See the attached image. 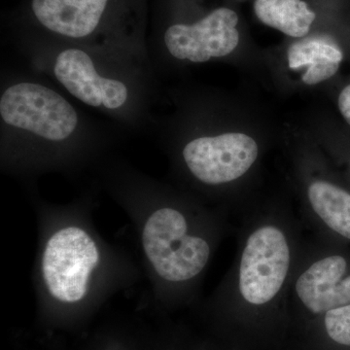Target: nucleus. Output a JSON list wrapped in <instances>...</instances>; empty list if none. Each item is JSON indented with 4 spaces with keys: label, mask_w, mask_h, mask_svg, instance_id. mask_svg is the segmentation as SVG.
<instances>
[{
    "label": "nucleus",
    "mask_w": 350,
    "mask_h": 350,
    "mask_svg": "<svg viewBox=\"0 0 350 350\" xmlns=\"http://www.w3.org/2000/svg\"><path fill=\"white\" fill-rule=\"evenodd\" d=\"M238 23L234 11L219 8L194 25H172L165 31V45L176 59L193 63L228 56L239 43Z\"/></svg>",
    "instance_id": "7"
},
{
    "label": "nucleus",
    "mask_w": 350,
    "mask_h": 350,
    "mask_svg": "<svg viewBox=\"0 0 350 350\" xmlns=\"http://www.w3.org/2000/svg\"><path fill=\"white\" fill-rule=\"evenodd\" d=\"M36 220L32 276L44 312H89L137 282V265L126 251L100 236L87 209L42 207Z\"/></svg>",
    "instance_id": "1"
},
{
    "label": "nucleus",
    "mask_w": 350,
    "mask_h": 350,
    "mask_svg": "<svg viewBox=\"0 0 350 350\" xmlns=\"http://www.w3.org/2000/svg\"><path fill=\"white\" fill-rule=\"evenodd\" d=\"M258 156L259 147L254 138L241 133L196 138L182 151L189 172L206 186L239 180L255 165Z\"/></svg>",
    "instance_id": "5"
},
{
    "label": "nucleus",
    "mask_w": 350,
    "mask_h": 350,
    "mask_svg": "<svg viewBox=\"0 0 350 350\" xmlns=\"http://www.w3.org/2000/svg\"><path fill=\"white\" fill-rule=\"evenodd\" d=\"M2 119L39 137L62 142L77 126L75 108L56 92L39 84L21 83L7 89L0 100Z\"/></svg>",
    "instance_id": "4"
},
{
    "label": "nucleus",
    "mask_w": 350,
    "mask_h": 350,
    "mask_svg": "<svg viewBox=\"0 0 350 350\" xmlns=\"http://www.w3.org/2000/svg\"><path fill=\"white\" fill-rule=\"evenodd\" d=\"M327 335L338 345L350 347V304L323 314Z\"/></svg>",
    "instance_id": "13"
},
{
    "label": "nucleus",
    "mask_w": 350,
    "mask_h": 350,
    "mask_svg": "<svg viewBox=\"0 0 350 350\" xmlns=\"http://www.w3.org/2000/svg\"><path fill=\"white\" fill-rule=\"evenodd\" d=\"M301 256L296 234L285 217H257L244 232L229 275L213 298L262 310L287 298Z\"/></svg>",
    "instance_id": "3"
},
{
    "label": "nucleus",
    "mask_w": 350,
    "mask_h": 350,
    "mask_svg": "<svg viewBox=\"0 0 350 350\" xmlns=\"http://www.w3.org/2000/svg\"><path fill=\"white\" fill-rule=\"evenodd\" d=\"M254 11L262 24L295 38L306 36L317 17L303 0H255Z\"/></svg>",
    "instance_id": "12"
},
{
    "label": "nucleus",
    "mask_w": 350,
    "mask_h": 350,
    "mask_svg": "<svg viewBox=\"0 0 350 350\" xmlns=\"http://www.w3.org/2000/svg\"><path fill=\"white\" fill-rule=\"evenodd\" d=\"M338 109L350 126V85L345 87L338 96Z\"/></svg>",
    "instance_id": "14"
},
{
    "label": "nucleus",
    "mask_w": 350,
    "mask_h": 350,
    "mask_svg": "<svg viewBox=\"0 0 350 350\" xmlns=\"http://www.w3.org/2000/svg\"><path fill=\"white\" fill-rule=\"evenodd\" d=\"M152 298L170 306L195 298L222 237L220 217L162 200L126 202Z\"/></svg>",
    "instance_id": "2"
},
{
    "label": "nucleus",
    "mask_w": 350,
    "mask_h": 350,
    "mask_svg": "<svg viewBox=\"0 0 350 350\" xmlns=\"http://www.w3.org/2000/svg\"><path fill=\"white\" fill-rule=\"evenodd\" d=\"M349 266L342 255L319 254L315 250L301 255L287 298L294 299L304 310L317 317L349 305Z\"/></svg>",
    "instance_id": "6"
},
{
    "label": "nucleus",
    "mask_w": 350,
    "mask_h": 350,
    "mask_svg": "<svg viewBox=\"0 0 350 350\" xmlns=\"http://www.w3.org/2000/svg\"><path fill=\"white\" fill-rule=\"evenodd\" d=\"M306 200L313 224L350 241V193L324 179L306 188Z\"/></svg>",
    "instance_id": "10"
},
{
    "label": "nucleus",
    "mask_w": 350,
    "mask_h": 350,
    "mask_svg": "<svg viewBox=\"0 0 350 350\" xmlns=\"http://www.w3.org/2000/svg\"><path fill=\"white\" fill-rule=\"evenodd\" d=\"M107 3V0H32V10L50 31L80 38L96 29Z\"/></svg>",
    "instance_id": "9"
},
{
    "label": "nucleus",
    "mask_w": 350,
    "mask_h": 350,
    "mask_svg": "<svg viewBox=\"0 0 350 350\" xmlns=\"http://www.w3.org/2000/svg\"><path fill=\"white\" fill-rule=\"evenodd\" d=\"M55 75L69 93L91 107L103 105L108 109H116L128 98L125 85L100 77L91 57L83 51L69 49L62 52L57 59Z\"/></svg>",
    "instance_id": "8"
},
{
    "label": "nucleus",
    "mask_w": 350,
    "mask_h": 350,
    "mask_svg": "<svg viewBox=\"0 0 350 350\" xmlns=\"http://www.w3.org/2000/svg\"><path fill=\"white\" fill-rule=\"evenodd\" d=\"M287 59L292 70L306 68L301 77L305 84L317 85L338 72L344 54L332 39L313 36L292 44L287 51Z\"/></svg>",
    "instance_id": "11"
}]
</instances>
